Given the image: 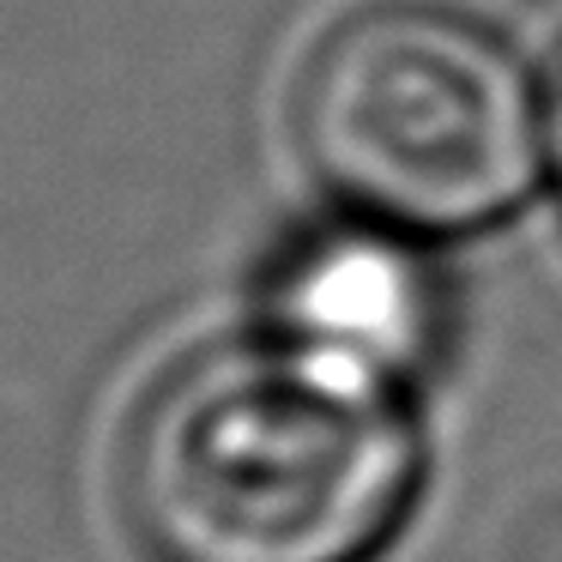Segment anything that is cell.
Listing matches in <instances>:
<instances>
[{"instance_id": "1", "label": "cell", "mask_w": 562, "mask_h": 562, "mask_svg": "<svg viewBox=\"0 0 562 562\" xmlns=\"http://www.w3.org/2000/svg\"><path fill=\"white\" fill-rule=\"evenodd\" d=\"M405 381L272 327L182 357L122 436L146 562H375L417 484Z\"/></svg>"}, {"instance_id": "2", "label": "cell", "mask_w": 562, "mask_h": 562, "mask_svg": "<svg viewBox=\"0 0 562 562\" xmlns=\"http://www.w3.org/2000/svg\"><path fill=\"white\" fill-rule=\"evenodd\" d=\"M291 127L308 170L387 231H477L532 188L538 103L484 19L369 0L321 31Z\"/></svg>"}, {"instance_id": "3", "label": "cell", "mask_w": 562, "mask_h": 562, "mask_svg": "<svg viewBox=\"0 0 562 562\" xmlns=\"http://www.w3.org/2000/svg\"><path fill=\"white\" fill-rule=\"evenodd\" d=\"M272 327L291 339L405 381L436 339V291L412 248L375 231H339L308 243L279 272Z\"/></svg>"}, {"instance_id": "4", "label": "cell", "mask_w": 562, "mask_h": 562, "mask_svg": "<svg viewBox=\"0 0 562 562\" xmlns=\"http://www.w3.org/2000/svg\"><path fill=\"white\" fill-rule=\"evenodd\" d=\"M550 158H557V182H562V67H557V91H550Z\"/></svg>"}]
</instances>
